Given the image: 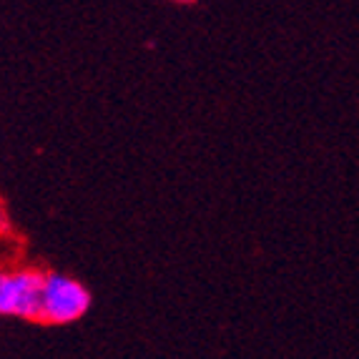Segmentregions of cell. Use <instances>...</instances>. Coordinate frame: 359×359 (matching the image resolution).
<instances>
[{
    "instance_id": "obj_4",
    "label": "cell",
    "mask_w": 359,
    "mask_h": 359,
    "mask_svg": "<svg viewBox=\"0 0 359 359\" xmlns=\"http://www.w3.org/2000/svg\"><path fill=\"white\" fill-rule=\"evenodd\" d=\"M176 3H194V0H176Z\"/></svg>"
},
{
    "instance_id": "obj_3",
    "label": "cell",
    "mask_w": 359,
    "mask_h": 359,
    "mask_svg": "<svg viewBox=\"0 0 359 359\" xmlns=\"http://www.w3.org/2000/svg\"><path fill=\"white\" fill-rule=\"evenodd\" d=\"M8 231V219H6V211H3V206H0V239L6 236Z\"/></svg>"
},
{
    "instance_id": "obj_2",
    "label": "cell",
    "mask_w": 359,
    "mask_h": 359,
    "mask_svg": "<svg viewBox=\"0 0 359 359\" xmlns=\"http://www.w3.org/2000/svg\"><path fill=\"white\" fill-rule=\"evenodd\" d=\"M43 279L38 269H0V317L41 322Z\"/></svg>"
},
{
    "instance_id": "obj_1",
    "label": "cell",
    "mask_w": 359,
    "mask_h": 359,
    "mask_svg": "<svg viewBox=\"0 0 359 359\" xmlns=\"http://www.w3.org/2000/svg\"><path fill=\"white\" fill-rule=\"evenodd\" d=\"M90 309V294L83 284L66 274H46L41 294L43 324H71L86 317Z\"/></svg>"
}]
</instances>
